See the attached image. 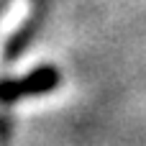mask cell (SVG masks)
Instances as JSON below:
<instances>
[{
    "mask_svg": "<svg viewBox=\"0 0 146 146\" xmlns=\"http://www.w3.org/2000/svg\"><path fill=\"white\" fill-rule=\"evenodd\" d=\"M59 85V69L51 64H41L36 69H31L26 77L21 80H10L0 85V100L3 103H13L21 98H33V95H46L51 90H56Z\"/></svg>",
    "mask_w": 146,
    "mask_h": 146,
    "instance_id": "obj_1",
    "label": "cell"
},
{
    "mask_svg": "<svg viewBox=\"0 0 146 146\" xmlns=\"http://www.w3.org/2000/svg\"><path fill=\"white\" fill-rule=\"evenodd\" d=\"M36 31V21H28L26 23V28H21L10 41H8V49H5V59H15L26 46H28V41H31V33Z\"/></svg>",
    "mask_w": 146,
    "mask_h": 146,
    "instance_id": "obj_2",
    "label": "cell"
}]
</instances>
